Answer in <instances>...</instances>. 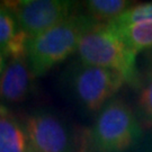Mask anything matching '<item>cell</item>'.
<instances>
[{
    "mask_svg": "<svg viewBox=\"0 0 152 152\" xmlns=\"http://www.w3.org/2000/svg\"><path fill=\"white\" fill-rule=\"evenodd\" d=\"M29 38L54 27L78 12L80 5L69 0L6 1Z\"/></svg>",
    "mask_w": 152,
    "mask_h": 152,
    "instance_id": "6",
    "label": "cell"
},
{
    "mask_svg": "<svg viewBox=\"0 0 152 152\" xmlns=\"http://www.w3.org/2000/svg\"><path fill=\"white\" fill-rule=\"evenodd\" d=\"M78 60L120 73L127 85L137 89L141 72L136 56L109 23H98L82 37L77 51Z\"/></svg>",
    "mask_w": 152,
    "mask_h": 152,
    "instance_id": "3",
    "label": "cell"
},
{
    "mask_svg": "<svg viewBox=\"0 0 152 152\" xmlns=\"http://www.w3.org/2000/svg\"><path fill=\"white\" fill-rule=\"evenodd\" d=\"M6 63H7V60L5 59V56L0 53V78L2 76V72L5 70Z\"/></svg>",
    "mask_w": 152,
    "mask_h": 152,
    "instance_id": "16",
    "label": "cell"
},
{
    "mask_svg": "<svg viewBox=\"0 0 152 152\" xmlns=\"http://www.w3.org/2000/svg\"><path fill=\"white\" fill-rule=\"evenodd\" d=\"M139 116L121 97L113 98L97 113L87 134L91 152H129L144 139Z\"/></svg>",
    "mask_w": 152,
    "mask_h": 152,
    "instance_id": "2",
    "label": "cell"
},
{
    "mask_svg": "<svg viewBox=\"0 0 152 152\" xmlns=\"http://www.w3.org/2000/svg\"><path fill=\"white\" fill-rule=\"evenodd\" d=\"M142 59L143 72L141 73H152V46L142 53Z\"/></svg>",
    "mask_w": 152,
    "mask_h": 152,
    "instance_id": "15",
    "label": "cell"
},
{
    "mask_svg": "<svg viewBox=\"0 0 152 152\" xmlns=\"http://www.w3.org/2000/svg\"><path fill=\"white\" fill-rule=\"evenodd\" d=\"M148 20H152V1L134 4L127 10H125L118 18L110 22V24L115 27L121 28Z\"/></svg>",
    "mask_w": 152,
    "mask_h": 152,
    "instance_id": "13",
    "label": "cell"
},
{
    "mask_svg": "<svg viewBox=\"0 0 152 152\" xmlns=\"http://www.w3.org/2000/svg\"><path fill=\"white\" fill-rule=\"evenodd\" d=\"M137 116L142 125L152 126V73H141L137 87Z\"/></svg>",
    "mask_w": 152,
    "mask_h": 152,
    "instance_id": "12",
    "label": "cell"
},
{
    "mask_svg": "<svg viewBox=\"0 0 152 152\" xmlns=\"http://www.w3.org/2000/svg\"><path fill=\"white\" fill-rule=\"evenodd\" d=\"M33 152H77L75 131L63 116L49 108L33 110L25 118Z\"/></svg>",
    "mask_w": 152,
    "mask_h": 152,
    "instance_id": "5",
    "label": "cell"
},
{
    "mask_svg": "<svg viewBox=\"0 0 152 152\" xmlns=\"http://www.w3.org/2000/svg\"><path fill=\"white\" fill-rule=\"evenodd\" d=\"M28 39L10 7L0 2V53L6 60L26 56Z\"/></svg>",
    "mask_w": 152,
    "mask_h": 152,
    "instance_id": "8",
    "label": "cell"
},
{
    "mask_svg": "<svg viewBox=\"0 0 152 152\" xmlns=\"http://www.w3.org/2000/svg\"><path fill=\"white\" fill-rule=\"evenodd\" d=\"M0 152H33L25 123L0 104Z\"/></svg>",
    "mask_w": 152,
    "mask_h": 152,
    "instance_id": "9",
    "label": "cell"
},
{
    "mask_svg": "<svg viewBox=\"0 0 152 152\" xmlns=\"http://www.w3.org/2000/svg\"><path fill=\"white\" fill-rule=\"evenodd\" d=\"M134 4L131 0H88L82 6L96 23H110Z\"/></svg>",
    "mask_w": 152,
    "mask_h": 152,
    "instance_id": "10",
    "label": "cell"
},
{
    "mask_svg": "<svg viewBox=\"0 0 152 152\" xmlns=\"http://www.w3.org/2000/svg\"><path fill=\"white\" fill-rule=\"evenodd\" d=\"M129 152H152V134H145L144 139L142 140L135 148H133Z\"/></svg>",
    "mask_w": 152,
    "mask_h": 152,
    "instance_id": "14",
    "label": "cell"
},
{
    "mask_svg": "<svg viewBox=\"0 0 152 152\" xmlns=\"http://www.w3.org/2000/svg\"><path fill=\"white\" fill-rule=\"evenodd\" d=\"M96 23L85 11L76 12L54 27L29 38L26 60L34 76L42 77L77 53L85 34Z\"/></svg>",
    "mask_w": 152,
    "mask_h": 152,
    "instance_id": "1",
    "label": "cell"
},
{
    "mask_svg": "<svg viewBox=\"0 0 152 152\" xmlns=\"http://www.w3.org/2000/svg\"><path fill=\"white\" fill-rule=\"evenodd\" d=\"M35 78L26 56L7 60L0 78V104L6 106L26 100L33 94Z\"/></svg>",
    "mask_w": 152,
    "mask_h": 152,
    "instance_id": "7",
    "label": "cell"
},
{
    "mask_svg": "<svg viewBox=\"0 0 152 152\" xmlns=\"http://www.w3.org/2000/svg\"><path fill=\"white\" fill-rule=\"evenodd\" d=\"M115 28L120 33L127 48L134 54L139 55L152 46V20L137 23L126 27Z\"/></svg>",
    "mask_w": 152,
    "mask_h": 152,
    "instance_id": "11",
    "label": "cell"
},
{
    "mask_svg": "<svg viewBox=\"0 0 152 152\" xmlns=\"http://www.w3.org/2000/svg\"><path fill=\"white\" fill-rule=\"evenodd\" d=\"M61 83L69 98L82 112L94 114L115 98L126 82L115 71L78 60L65 68Z\"/></svg>",
    "mask_w": 152,
    "mask_h": 152,
    "instance_id": "4",
    "label": "cell"
}]
</instances>
